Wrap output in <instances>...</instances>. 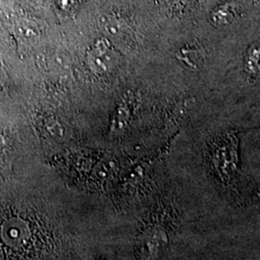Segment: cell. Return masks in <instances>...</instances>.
<instances>
[{
  "mask_svg": "<svg viewBox=\"0 0 260 260\" xmlns=\"http://www.w3.org/2000/svg\"><path fill=\"white\" fill-rule=\"evenodd\" d=\"M88 62L91 69L98 74L106 73L114 67L116 53L106 39L96 42L88 52Z\"/></svg>",
  "mask_w": 260,
  "mask_h": 260,
  "instance_id": "6da1fadb",
  "label": "cell"
},
{
  "mask_svg": "<svg viewBox=\"0 0 260 260\" xmlns=\"http://www.w3.org/2000/svg\"><path fill=\"white\" fill-rule=\"evenodd\" d=\"M235 17V8L232 7L231 4L223 5L215 10L212 14V19L215 24L224 25L229 24Z\"/></svg>",
  "mask_w": 260,
  "mask_h": 260,
  "instance_id": "7a4b0ae2",
  "label": "cell"
},
{
  "mask_svg": "<svg viewBox=\"0 0 260 260\" xmlns=\"http://www.w3.org/2000/svg\"><path fill=\"white\" fill-rule=\"evenodd\" d=\"M59 6L62 8V9H70L69 7L71 5H74L75 3V0H57Z\"/></svg>",
  "mask_w": 260,
  "mask_h": 260,
  "instance_id": "3957f363",
  "label": "cell"
},
{
  "mask_svg": "<svg viewBox=\"0 0 260 260\" xmlns=\"http://www.w3.org/2000/svg\"><path fill=\"white\" fill-rule=\"evenodd\" d=\"M32 1H34V2H36V3H42V2H44L45 0H32Z\"/></svg>",
  "mask_w": 260,
  "mask_h": 260,
  "instance_id": "277c9868",
  "label": "cell"
}]
</instances>
